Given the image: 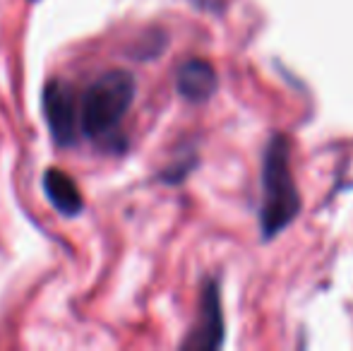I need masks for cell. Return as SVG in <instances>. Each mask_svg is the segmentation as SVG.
<instances>
[{
	"label": "cell",
	"mask_w": 353,
	"mask_h": 351,
	"mask_svg": "<svg viewBox=\"0 0 353 351\" xmlns=\"http://www.w3.org/2000/svg\"><path fill=\"white\" fill-rule=\"evenodd\" d=\"M43 192H46L48 202L53 205V210L63 217H77L84 210L82 192H79L77 183L63 169H46L43 171Z\"/></svg>",
	"instance_id": "obj_6"
},
{
	"label": "cell",
	"mask_w": 353,
	"mask_h": 351,
	"mask_svg": "<svg viewBox=\"0 0 353 351\" xmlns=\"http://www.w3.org/2000/svg\"><path fill=\"white\" fill-rule=\"evenodd\" d=\"M298 212H301V192L291 171V147L286 137L276 132L270 137L262 157V239H276L288 224L296 221Z\"/></svg>",
	"instance_id": "obj_2"
},
{
	"label": "cell",
	"mask_w": 353,
	"mask_h": 351,
	"mask_svg": "<svg viewBox=\"0 0 353 351\" xmlns=\"http://www.w3.org/2000/svg\"><path fill=\"white\" fill-rule=\"evenodd\" d=\"M43 116L48 130L58 147L77 145L79 130V97L77 92L63 80H51L43 89Z\"/></svg>",
	"instance_id": "obj_3"
},
{
	"label": "cell",
	"mask_w": 353,
	"mask_h": 351,
	"mask_svg": "<svg viewBox=\"0 0 353 351\" xmlns=\"http://www.w3.org/2000/svg\"><path fill=\"white\" fill-rule=\"evenodd\" d=\"M176 89L185 101L205 103L216 92V72L207 61L190 58L176 72Z\"/></svg>",
	"instance_id": "obj_5"
},
{
	"label": "cell",
	"mask_w": 353,
	"mask_h": 351,
	"mask_svg": "<svg viewBox=\"0 0 353 351\" xmlns=\"http://www.w3.org/2000/svg\"><path fill=\"white\" fill-rule=\"evenodd\" d=\"M223 310H221V294H219V281L207 279L202 284L200 296V313L197 323L190 330L185 339L181 342V349H219L223 344Z\"/></svg>",
	"instance_id": "obj_4"
},
{
	"label": "cell",
	"mask_w": 353,
	"mask_h": 351,
	"mask_svg": "<svg viewBox=\"0 0 353 351\" xmlns=\"http://www.w3.org/2000/svg\"><path fill=\"white\" fill-rule=\"evenodd\" d=\"M29 3H37V0H29Z\"/></svg>",
	"instance_id": "obj_7"
},
{
	"label": "cell",
	"mask_w": 353,
	"mask_h": 351,
	"mask_svg": "<svg viewBox=\"0 0 353 351\" xmlns=\"http://www.w3.org/2000/svg\"><path fill=\"white\" fill-rule=\"evenodd\" d=\"M137 94L132 72L113 68L97 77L79 94V130L89 142H101L113 150V142L121 140V123L130 111Z\"/></svg>",
	"instance_id": "obj_1"
}]
</instances>
